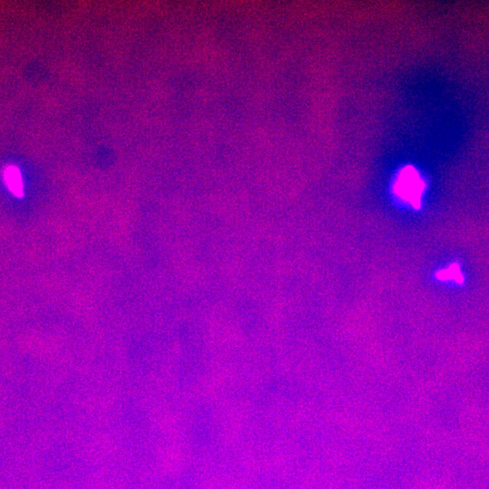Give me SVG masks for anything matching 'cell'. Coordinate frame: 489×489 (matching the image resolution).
<instances>
[{
    "mask_svg": "<svg viewBox=\"0 0 489 489\" xmlns=\"http://www.w3.org/2000/svg\"><path fill=\"white\" fill-rule=\"evenodd\" d=\"M5 181L10 191L15 196L21 197L23 195V186L21 175L19 169L15 166H9L5 169Z\"/></svg>",
    "mask_w": 489,
    "mask_h": 489,
    "instance_id": "cell-2",
    "label": "cell"
},
{
    "mask_svg": "<svg viewBox=\"0 0 489 489\" xmlns=\"http://www.w3.org/2000/svg\"><path fill=\"white\" fill-rule=\"evenodd\" d=\"M424 189V181L412 166L402 169L394 185L395 194L415 209L421 207V198Z\"/></svg>",
    "mask_w": 489,
    "mask_h": 489,
    "instance_id": "cell-1",
    "label": "cell"
},
{
    "mask_svg": "<svg viewBox=\"0 0 489 489\" xmlns=\"http://www.w3.org/2000/svg\"><path fill=\"white\" fill-rule=\"evenodd\" d=\"M437 276L440 279H454L458 282H463L462 274L460 273L459 266L456 264H452L447 270L440 271L437 274Z\"/></svg>",
    "mask_w": 489,
    "mask_h": 489,
    "instance_id": "cell-3",
    "label": "cell"
}]
</instances>
